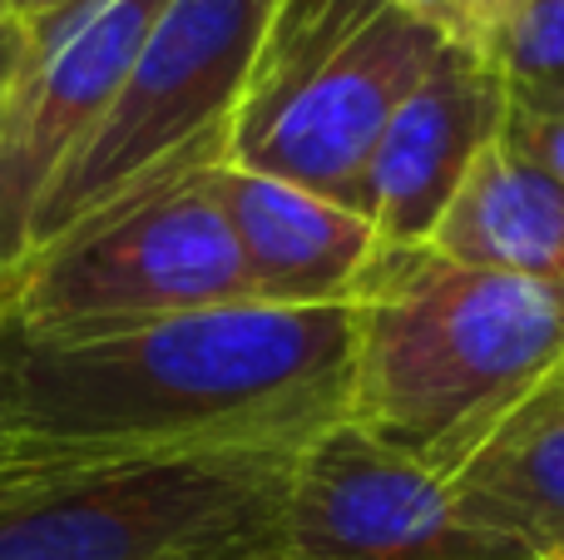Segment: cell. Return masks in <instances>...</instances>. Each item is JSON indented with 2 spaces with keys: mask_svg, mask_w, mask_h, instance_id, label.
Returning a JSON list of instances; mask_svg holds the SVG:
<instances>
[{
  "mask_svg": "<svg viewBox=\"0 0 564 560\" xmlns=\"http://www.w3.org/2000/svg\"><path fill=\"white\" fill-rule=\"evenodd\" d=\"M347 422L456 482L564 357V288L381 248L357 303Z\"/></svg>",
  "mask_w": 564,
  "mask_h": 560,
  "instance_id": "obj_2",
  "label": "cell"
},
{
  "mask_svg": "<svg viewBox=\"0 0 564 560\" xmlns=\"http://www.w3.org/2000/svg\"><path fill=\"white\" fill-rule=\"evenodd\" d=\"M282 546L302 560H525L466 511L451 476L357 422L292 456Z\"/></svg>",
  "mask_w": 564,
  "mask_h": 560,
  "instance_id": "obj_7",
  "label": "cell"
},
{
  "mask_svg": "<svg viewBox=\"0 0 564 560\" xmlns=\"http://www.w3.org/2000/svg\"><path fill=\"white\" fill-rule=\"evenodd\" d=\"M391 6H401L406 15H416L421 25H431L446 45L476 50L480 55L510 0H391Z\"/></svg>",
  "mask_w": 564,
  "mask_h": 560,
  "instance_id": "obj_14",
  "label": "cell"
},
{
  "mask_svg": "<svg viewBox=\"0 0 564 560\" xmlns=\"http://www.w3.org/2000/svg\"><path fill=\"white\" fill-rule=\"evenodd\" d=\"M520 417H564V357H560L555 373H550V383L535 392V402H530ZM520 417H516V422H520Z\"/></svg>",
  "mask_w": 564,
  "mask_h": 560,
  "instance_id": "obj_18",
  "label": "cell"
},
{
  "mask_svg": "<svg viewBox=\"0 0 564 560\" xmlns=\"http://www.w3.org/2000/svg\"><path fill=\"white\" fill-rule=\"evenodd\" d=\"M89 6H95V0H15L10 15L30 30V40H45L50 30H59L65 20H75L79 10H89Z\"/></svg>",
  "mask_w": 564,
  "mask_h": 560,
  "instance_id": "obj_16",
  "label": "cell"
},
{
  "mask_svg": "<svg viewBox=\"0 0 564 560\" xmlns=\"http://www.w3.org/2000/svg\"><path fill=\"white\" fill-rule=\"evenodd\" d=\"M351 308L224 303L119 327L25 333L10 317V462L297 452L347 422Z\"/></svg>",
  "mask_w": 564,
  "mask_h": 560,
  "instance_id": "obj_1",
  "label": "cell"
},
{
  "mask_svg": "<svg viewBox=\"0 0 564 560\" xmlns=\"http://www.w3.org/2000/svg\"><path fill=\"white\" fill-rule=\"evenodd\" d=\"M218 204L248 258L258 303L278 308H351L381 258L367 214L341 198L312 194L288 179L243 164L214 169Z\"/></svg>",
  "mask_w": 564,
  "mask_h": 560,
  "instance_id": "obj_10",
  "label": "cell"
},
{
  "mask_svg": "<svg viewBox=\"0 0 564 560\" xmlns=\"http://www.w3.org/2000/svg\"><path fill=\"white\" fill-rule=\"evenodd\" d=\"M297 452L10 462L0 560H224L282 546Z\"/></svg>",
  "mask_w": 564,
  "mask_h": 560,
  "instance_id": "obj_3",
  "label": "cell"
},
{
  "mask_svg": "<svg viewBox=\"0 0 564 560\" xmlns=\"http://www.w3.org/2000/svg\"><path fill=\"white\" fill-rule=\"evenodd\" d=\"M431 248L451 263L564 288V189L496 134L451 198Z\"/></svg>",
  "mask_w": 564,
  "mask_h": 560,
  "instance_id": "obj_11",
  "label": "cell"
},
{
  "mask_svg": "<svg viewBox=\"0 0 564 560\" xmlns=\"http://www.w3.org/2000/svg\"><path fill=\"white\" fill-rule=\"evenodd\" d=\"M214 169L174 179L35 254L6 303L15 327L75 333L258 298L248 258L218 204Z\"/></svg>",
  "mask_w": 564,
  "mask_h": 560,
  "instance_id": "obj_6",
  "label": "cell"
},
{
  "mask_svg": "<svg viewBox=\"0 0 564 560\" xmlns=\"http://www.w3.org/2000/svg\"><path fill=\"white\" fill-rule=\"evenodd\" d=\"M480 60L516 109L564 115V0H510Z\"/></svg>",
  "mask_w": 564,
  "mask_h": 560,
  "instance_id": "obj_13",
  "label": "cell"
},
{
  "mask_svg": "<svg viewBox=\"0 0 564 560\" xmlns=\"http://www.w3.org/2000/svg\"><path fill=\"white\" fill-rule=\"evenodd\" d=\"M169 0H95L35 40L0 99V308L10 303L50 184L109 115L144 35Z\"/></svg>",
  "mask_w": 564,
  "mask_h": 560,
  "instance_id": "obj_8",
  "label": "cell"
},
{
  "mask_svg": "<svg viewBox=\"0 0 564 560\" xmlns=\"http://www.w3.org/2000/svg\"><path fill=\"white\" fill-rule=\"evenodd\" d=\"M441 50L446 40L391 0H282L228 164L357 208L381 129Z\"/></svg>",
  "mask_w": 564,
  "mask_h": 560,
  "instance_id": "obj_5",
  "label": "cell"
},
{
  "mask_svg": "<svg viewBox=\"0 0 564 560\" xmlns=\"http://www.w3.org/2000/svg\"><path fill=\"white\" fill-rule=\"evenodd\" d=\"M30 50H35V40H30V30L20 25L10 10H0V99H6V89L15 85V75L25 69Z\"/></svg>",
  "mask_w": 564,
  "mask_h": 560,
  "instance_id": "obj_17",
  "label": "cell"
},
{
  "mask_svg": "<svg viewBox=\"0 0 564 560\" xmlns=\"http://www.w3.org/2000/svg\"><path fill=\"white\" fill-rule=\"evenodd\" d=\"M6 353H10V308H0V397H6ZM10 466L6 432H0V472Z\"/></svg>",
  "mask_w": 564,
  "mask_h": 560,
  "instance_id": "obj_19",
  "label": "cell"
},
{
  "mask_svg": "<svg viewBox=\"0 0 564 560\" xmlns=\"http://www.w3.org/2000/svg\"><path fill=\"white\" fill-rule=\"evenodd\" d=\"M278 6L282 0H169L159 10L109 115L50 184L30 258L174 179L224 164Z\"/></svg>",
  "mask_w": 564,
  "mask_h": 560,
  "instance_id": "obj_4",
  "label": "cell"
},
{
  "mask_svg": "<svg viewBox=\"0 0 564 560\" xmlns=\"http://www.w3.org/2000/svg\"><path fill=\"white\" fill-rule=\"evenodd\" d=\"M506 85L476 50H441L387 119L357 189V208L381 248H431L470 164L506 125Z\"/></svg>",
  "mask_w": 564,
  "mask_h": 560,
  "instance_id": "obj_9",
  "label": "cell"
},
{
  "mask_svg": "<svg viewBox=\"0 0 564 560\" xmlns=\"http://www.w3.org/2000/svg\"><path fill=\"white\" fill-rule=\"evenodd\" d=\"M10 6H15V0H0V10H10Z\"/></svg>",
  "mask_w": 564,
  "mask_h": 560,
  "instance_id": "obj_21",
  "label": "cell"
},
{
  "mask_svg": "<svg viewBox=\"0 0 564 560\" xmlns=\"http://www.w3.org/2000/svg\"><path fill=\"white\" fill-rule=\"evenodd\" d=\"M456 492L480 526L516 541L525 560H564V417L510 422Z\"/></svg>",
  "mask_w": 564,
  "mask_h": 560,
  "instance_id": "obj_12",
  "label": "cell"
},
{
  "mask_svg": "<svg viewBox=\"0 0 564 560\" xmlns=\"http://www.w3.org/2000/svg\"><path fill=\"white\" fill-rule=\"evenodd\" d=\"M500 134L530 159L545 179H555L564 189V115H535V109H506Z\"/></svg>",
  "mask_w": 564,
  "mask_h": 560,
  "instance_id": "obj_15",
  "label": "cell"
},
{
  "mask_svg": "<svg viewBox=\"0 0 564 560\" xmlns=\"http://www.w3.org/2000/svg\"><path fill=\"white\" fill-rule=\"evenodd\" d=\"M224 560H302L288 546H263V551H243V556H224Z\"/></svg>",
  "mask_w": 564,
  "mask_h": 560,
  "instance_id": "obj_20",
  "label": "cell"
}]
</instances>
